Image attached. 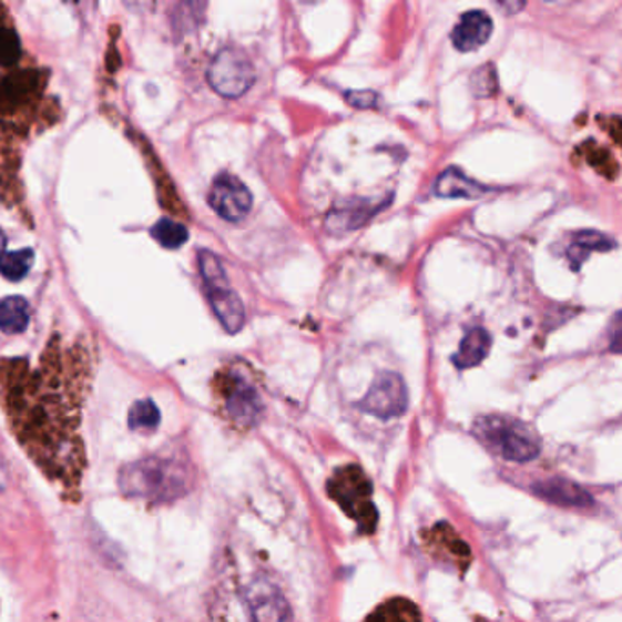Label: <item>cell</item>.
<instances>
[{"instance_id":"cell-28","label":"cell","mask_w":622,"mask_h":622,"mask_svg":"<svg viewBox=\"0 0 622 622\" xmlns=\"http://www.w3.org/2000/svg\"><path fill=\"white\" fill-rule=\"evenodd\" d=\"M499 6H500V8H504V10H506V8H508L509 11H511V10H514V11L522 10V8H524V4H519V2H517V4H514V2H508V4H499Z\"/></svg>"},{"instance_id":"cell-16","label":"cell","mask_w":622,"mask_h":622,"mask_svg":"<svg viewBox=\"0 0 622 622\" xmlns=\"http://www.w3.org/2000/svg\"><path fill=\"white\" fill-rule=\"evenodd\" d=\"M30 324V304L21 296L0 302V330L6 335H21Z\"/></svg>"},{"instance_id":"cell-14","label":"cell","mask_w":622,"mask_h":622,"mask_svg":"<svg viewBox=\"0 0 622 622\" xmlns=\"http://www.w3.org/2000/svg\"><path fill=\"white\" fill-rule=\"evenodd\" d=\"M488 186L480 185L477 181L469 180L462 170L457 166H449L443 170L437 183H435V194L438 197H448V200H477L488 194Z\"/></svg>"},{"instance_id":"cell-23","label":"cell","mask_w":622,"mask_h":622,"mask_svg":"<svg viewBox=\"0 0 622 622\" xmlns=\"http://www.w3.org/2000/svg\"><path fill=\"white\" fill-rule=\"evenodd\" d=\"M615 248V242L612 237L604 236L601 232L587 231L577 234L575 243L571 251H582V256L587 257L590 251H601V253H606V251H613Z\"/></svg>"},{"instance_id":"cell-1","label":"cell","mask_w":622,"mask_h":622,"mask_svg":"<svg viewBox=\"0 0 622 622\" xmlns=\"http://www.w3.org/2000/svg\"><path fill=\"white\" fill-rule=\"evenodd\" d=\"M90 386V361L78 347L50 344L41 366L0 360V404L11 431L37 468L68 499H81L86 452L81 415Z\"/></svg>"},{"instance_id":"cell-5","label":"cell","mask_w":622,"mask_h":622,"mask_svg":"<svg viewBox=\"0 0 622 622\" xmlns=\"http://www.w3.org/2000/svg\"><path fill=\"white\" fill-rule=\"evenodd\" d=\"M48 72L21 68L0 79V121L13 126H27L28 118L39 106L47 92Z\"/></svg>"},{"instance_id":"cell-19","label":"cell","mask_w":622,"mask_h":622,"mask_svg":"<svg viewBox=\"0 0 622 622\" xmlns=\"http://www.w3.org/2000/svg\"><path fill=\"white\" fill-rule=\"evenodd\" d=\"M161 422V412L154 401L140 400L130 407L129 427L132 431L152 432Z\"/></svg>"},{"instance_id":"cell-26","label":"cell","mask_w":622,"mask_h":622,"mask_svg":"<svg viewBox=\"0 0 622 622\" xmlns=\"http://www.w3.org/2000/svg\"><path fill=\"white\" fill-rule=\"evenodd\" d=\"M613 327H615V330H613V353H619V347H621V330H619V314L618 316H615V319H613Z\"/></svg>"},{"instance_id":"cell-21","label":"cell","mask_w":622,"mask_h":622,"mask_svg":"<svg viewBox=\"0 0 622 622\" xmlns=\"http://www.w3.org/2000/svg\"><path fill=\"white\" fill-rule=\"evenodd\" d=\"M35 253L31 248H22L19 253H8L0 257V274L10 282H19L30 273Z\"/></svg>"},{"instance_id":"cell-24","label":"cell","mask_w":622,"mask_h":622,"mask_svg":"<svg viewBox=\"0 0 622 622\" xmlns=\"http://www.w3.org/2000/svg\"><path fill=\"white\" fill-rule=\"evenodd\" d=\"M471 81H473L475 93H479V95H489L494 92V88H497L494 67L488 64V67L480 68L473 73Z\"/></svg>"},{"instance_id":"cell-22","label":"cell","mask_w":622,"mask_h":622,"mask_svg":"<svg viewBox=\"0 0 622 622\" xmlns=\"http://www.w3.org/2000/svg\"><path fill=\"white\" fill-rule=\"evenodd\" d=\"M21 39L13 28L0 22V67L13 68L21 61Z\"/></svg>"},{"instance_id":"cell-8","label":"cell","mask_w":622,"mask_h":622,"mask_svg":"<svg viewBox=\"0 0 622 622\" xmlns=\"http://www.w3.org/2000/svg\"><path fill=\"white\" fill-rule=\"evenodd\" d=\"M208 83L214 88V92L223 98H242L243 93L248 92L256 81V70L247 53L239 48L226 47L216 53L212 59L208 72H206Z\"/></svg>"},{"instance_id":"cell-4","label":"cell","mask_w":622,"mask_h":622,"mask_svg":"<svg viewBox=\"0 0 622 622\" xmlns=\"http://www.w3.org/2000/svg\"><path fill=\"white\" fill-rule=\"evenodd\" d=\"M330 499L350 520H355L358 530L364 536H373L378 526V509L373 500V483L364 469L356 463H347L336 469L335 475L327 482Z\"/></svg>"},{"instance_id":"cell-20","label":"cell","mask_w":622,"mask_h":622,"mask_svg":"<svg viewBox=\"0 0 622 622\" xmlns=\"http://www.w3.org/2000/svg\"><path fill=\"white\" fill-rule=\"evenodd\" d=\"M152 236L163 247L174 251L188 242V228L174 220H160L152 228Z\"/></svg>"},{"instance_id":"cell-2","label":"cell","mask_w":622,"mask_h":622,"mask_svg":"<svg viewBox=\"0 0 622 622\" xmlns=\"http://www.w3.org/2000/svg\"><path fill=\"white\" fill-rule=\"evenodd\" d=\"M191 488V469L177 457L152 455L119 471V489L129 499L170 504Z\"/></svg>"},{"instance_id":"cell-29","label":"cell","mask_w":622,"mask_h":622,"mask_svg":"<svg viewBox=\"0 0 622 622\" xmlns=\"http://www.w3.org/2000/svg\"><path fill=\"white\" fill-rule=\"evenodd\" d=\"M6 254V236L4 232L0 231V257Z\"/></svg>"},{"instance_id":"cell-12","label":"cell","mask_w":622,"mask_h":622,"mask_svg":"<svg viewBox=\"0 0 622 622\" xmlns=\"http://www.w3.org/2000/svg\"><path fill=\"white\" fill-rule=\"evenodd\" d=\"M493 31V21L483 11H468L460 17L452 30V44L458 52H473L488 42Z\"/></svg>"},{"instance_id":"cell-13","label":"cell","mask_w":622,"mask_h":622,"mask_svg":"<svg viewBox=\"0 0 622 622\" xmlns=\"http://www.w3.org/2000/svg\"><path fill=\"white\" fill-rule=\"evenodd\" d=\"M539 497L550 500L557 506H568V508H588L595 504L592 494L587 489L581 488L579 483L571 482L568 479H550L533 486Z\"/></svg>"},{"instance_id":"cell-10","label":"cell","mask_w":622,"mask_h":622,"mask_svg":"<svg viewBox=\"0 0 622 622\" xmlns=\"http://www.w3.org/2000/svg\"><path fill=\"white\" fill-rule=\"evenodd\" d=\"M208 203L225 222L239 223L253 211V194L236 175L220 174L212 183Z\"/></svg>"},{"instance_id":"cell-3","label":"cell","mask_w":622,"mask_h":622,"mask_svg":"<svg viewBox=\"0 0 622 622\" xmlns=\"http://www.w3.org/2000/svg\"><path fill=\"white\" fill-rule=\"evenodd\" d=\"M475 437L508 462H531L542 449V442L530 424L504 417V415H486L475 420Z\"/></svg>"},{"instance_id":"cell-6","label":"cell","mask_w":622,"mask_h":622,"mask_svg":"<svg viewBox=\"0 0 622 622\" xmlns=\"http://www.w3.org/2000/svg\"><path fill=\"white\" fill-rule=\"evenodd\" d=\"M197 262H200L201 276L205 282L206 296L211 302L212 310L222 322L226 333L236 335L245 325V307L226 278L222 259L211 251H200Z\"/></svg>"},{"instance_id":"cell-11","label":"cell","mask_w":622,"mask_h":622,"mask_svg":"<svg viewBox=\"0 0 622 622\" xmlns=\"http://www.w3.org/2000/svg\"><path fill=\"white\" fill-rule=\"evenodd\" d=\"M251 622H293V610L288 606L278 587L267 579H256L245 592Z\"/></svg>"},{"instance_id":"cell-17","label":"cell","mask_w":622,"mask_h":622,"mask_svg":"<svg viewBox=\"0 0 622 622\" xmlns=\"http://www.w3.org/2000/svg\"><path fill=\"white\" fill-rule=\"evenodd\" d=\"M367 622H424L422 613L418 610L415 602L409 599H391L386 601L380 606L376 608L375 612L370 613Z\"/></svg>"},{"instance_id":"cell-15","label":"cell","mask_w":622,"mask_h":622,"mask_svg":"<svg viewBox=\"0 0 622 622\" xmlns=\"http://www.w3.org/2000/svg\"><path fill=\"white\" fill-rule=\"evenodd\" d=\"M491 335L483 327H475L469 330L468 335L463 336L458 347L457 355L452 356V364L458 369H471L477 367L486 360L489 349H491Z\"/></svg>"},{"instance_id":"cell-9","label":"cell","mask_w":622,"mask_h":622,"mask_svg":"<svg viewBox=\"0 0 622 622\" xmlns=\"http://www.w3.org/2000/svg\"><path fill=\"white\" fill-rule=\"evenodd\" d=\"M409 396H407L406 381L401 380L398 373L384 370L376 376L369 392L360 401L361 411L375 415L381 420L398 418L407 411Z\"/></svg>"},{"instance_id":"cell-18","label":"cell","mask_w":622,"mask_h":622,"mask_svg":"<svg viewBox=\"0 0 622 622\" xmlns=\"http://www.w3.org/2000/svg\"><path fill=\"white\" fill-rule=\"evenodd\" d=\"M373 214H376L375 206H370L366 201H356L355 205H345L336 208L327 217V228L333 231H353L358 228L361 223L367 222Z\"/></svg>"},{"instance_id":"cell-27","label":"cell","mask_w":622,"mask_h":622,"mask_svg":"<svg viewBox=\"0 0 622 622\" xmlns=\"http://www.w3.org/2000/svg\"><path fill=\"white\" fill-rule=\"evenodd\" d=\"M6 486V469L4 463H2V458H0V491L4 489Z\"/></svg>"},{"instance_id":"cell-25","label":"cell","mask_w":622,"mask_h":622,"mask_svg":"<svg viewBox=\"0 0 622 622\" xmlns=\"http://www.w3.org/2000/svg\"><path fill=\"white\" fill-rule=\"evenodd\" d=\"M345 99L349 101L350 106L366 110L375 106L378 95L375 92H370V90H364V92H347L345 93Z\"/></svg>"},{"instance_id":"cell-7","label":"cell","mask_w":622,"mask_h":622,"mask_svg":"<svg viewBox=\"0 0 622 622\" xmlns=\"http://www.w3.org/2000/svg\"><path fill=\"white\" fill-rule=\"evenodd\" d=\"M217 398L223 412L234 426L256 427L263 417V398L254 381L239 369H226L216 376Z\"/></svg>"}]
</instances>
